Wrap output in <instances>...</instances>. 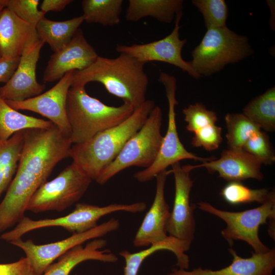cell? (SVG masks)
Returning <instances> with one entry per match:
<instances>
[{"mask_svg":"<svg viewBox=\"0 0 275 275\" xmlns=\"http://www.w3.org/2000/svg\"><path fill=\"white\" fill-rule=\"evenodd\" d=\"M72 143L54 124L24 130V143L16 174L0 203V233L24 216L30 199L54 168L69 157Z\"/></svg>","mask_w":275,"mask_h":275,"instance_id":"1","label":"cell"},{"mask_svg":"<svg viewBox=\"0 0 275 275\" xmlns=\"http://www.w3.org/2000/svg\"><path fill=\"white\" fill-rule=\"evenodd\" d=\"M145 65L123 53L116 58L98 56L88 67L75 71L71 87H85L90 82H99L109 93L130 103L135 110L146 101L149 79Z\"/></svg>","mask_w":275,"mask_h":275,"instance_id":"2","label":"cell"},{"mask_svg":"<svg viewBox=\"0 0 275 275\" xmlns=\"http://www.w3.org/2000/svg\"><path fill=\"white\" fill-rule=\"evenodd\" d=\"M152 100H146L120 124L97 134L87 141L72 144L69 157L92 180L118 156L127 141L144 125L155 106Z\"/></svg>","mask_w":275,"mask_h":275,"instance_id":"3","label":"cell"},{"mask_svg":"<svg viewBox=\"0 0 275 275\" xmlns=\"http://www.w3.org/2000/svg\"><path fill=\"white\" fill-rule=\"evenodd\" d=\"M66 115L72 144H80L116 126L134 112L127 102L119 106L107 105L87 94L85 87H71L66 100Z\"/></svg>","mask_w":275,"mask_h":275,"instance_id":"4","label":"cell"},{"mask_svg":"<svg viewBox=\"0 0 275 275\" xmlns=\"http://www.w3.org/2000/svg\"><path fill=\"white\" fill-rule=\"evenodd\" d=\"M248 38L227 26L207 29L200 44L191 52L189 61L201 77L210 76L227 65L237 63L253 53Z\"/></svg>","mask_w":275,"mask_h":275,"instance_id":"5","label":"cell"},{"mask_svg":"<svg viewBox=\"0 0 275 275\" xmlns=\"http://www.w3.org/2000/svg\"><path fill=\"white\" fill-rule=\"evenodd\" d=\"M197 207L226 223V227L221 231V234L230 246L234 240H242L250 244L255 253H266L270 250L261 241L258 232L260 226L267 224L269 219L268 233L271 237L275 235L274 191H270L267 199L259 207L242 211L222 210L205 202L198 203Z\"/></svg>","mask_w":275,"mask_h":275,"instance_id":"6","label":"cell"},{"mask_svg":"<svg viewBox=\"0 0 275 275\" xmlns=\"http://www.w3.org/2000/svg\"><path fill=\"white\" fill-rule=\"evenodd\" d=\"M146 208L143 202L130 204L114 203L103 207L79 203L71 213L56 218L34 220L24 216L13 229L4 232L1 238L10 242L21 238L29 232L50 227H60L72 234L83 233L97 226L98 221L108 214L118 211L141 212Z\"/></svg>","mask_w":275,"mask_h":275,"instance_id":"7","label":"cell"},{"mask_svg":"<svg viewBox=\"0 0 275 275\" xmlns=\"http://www.w3.org/2000/svg\"><path fill=\"white\" fill-rule=\"evenodd\" d=\"M162 113L159 106L152 110L142 127L126 143L113 162L101 173L96 181L100 184L123 170L138 167L146 169L155 161L162 142Z\"/></svg>","mask_w":275,"mask_h":275,"instance_id":"8","label":"cell"},{"mask_svg":"<svg viewBox=\"0 0 275 275\" xmlns=\"http://www.w3.org/2000/svg\"><path fill=\"white\" fill-rule=\"evenodd\" d=\"M92 180L74 162L52 180L46 181L33 195L26 210L34 213L61 212L78 202Z\"/></svg>","mask_w":275,"mask_h":275,"instance_id":"9","label":"cell"},{"mask_svg":"<svg viewBox=\"0 0 275 275\" xmlns=\"http://www.w3.org/2000/svg\"><path fill=\"white\" fill-rule=\"evenodd\" d=\"M158 80L164 86L168 102V128L154 162L150 167L134 174V178L140 182L151 180L167 170L169 166L183 159H194L204 162L215 158L199 157L184 147L179 139L176 122L175 106L178 104L176 98V79L173 75L160 72Z\"/></svg>","mask_w":275,"mask_h":275,"instance_id":"10","label":"cell"},{"mask_svg":"<svg viewBox=\"0 0 275 275\" xmlns=\"http://www.w3.org/2000/svg\"><path fill=\"white\" fill-rule=\"evenodd\" d=\"M119 227V221L112 217L87 231L73 234L67 238L54 242L36 244L31 239L23 241L20 238L11 241L10 243L24 252L36 275H42L55 260L69 250L88 240L101 238L116 231Z\"/></svg>","mask_w":275,"mask_h":275,"instance_id":"11","label":"cell"},{"mask_svg":"<svg viewBox=\"0 0 275 275\" xmlns=\"http://www.w3.org/2000/svg\"><path fill=\"white\" fill-rule=\"evenodd\" d=\"M182 15V12L176 15L174 28L164 38L145 44H118L116 47V50L120 53L130 55L145 64L151 61H158L173 65L192 77L199 78L200 76L193 69L189 62L184 60L182 57V49L187 41L186 39L181 40L180 38V21Z\"/></svg>","mask_w":275,"mask_h":275,"instance_id":"12","label":"cell"},{"mask_svg":"<svg viewBox=\"0 0 275 275\" xmlns=\"http://www.w3.org/2000/svg\"><path fill=\"white\" fill-rule=\"evenodd\" d=\"M169 170L173 173L175 180L174 205L167 226L169 236L191 243L195 237L196 223L194 216V204L190 203V193L193 181L190 173L192 165L181 166L178 162Z\"/></svg>","mask_w":275,"mask_h":275,"instance_id":"13","label":"cell"},{"mask_svg":"<svg viewBox=\"0 0 275 275\" xmlns=\"http://www.w3.org/2000/svg\"><path fill=\"white\" fill-rule=\"evenodd\" d=\"M75 70L66 73L46 92L21 101L5 100L13 109L34 112L49 119L65 135L70 137L71 129L66 115V100Z\"/></svg>","mask_w":275,"mask_h":275,"instance_id":"14","label":"cell"},{"mask_svg":"<svg viewBox=\"0 0 275 275\" xmlns=\"http://www.w3.org/2000/svg\"><path fill=\"white\" fill-rule=\"evenodd\" d=\"M44 42L40 40L25 50L9 80L0 87V97L5 100L21 101L37 96L45 86L36 78V67Z\"/></svg>","mask_w":275,"mask_h":275,"instance_id":"15","label":"cell"},{"mask_svg":"<svg viewBox=\"0 0 275 275\" xmlns=\"http://www.w3.org/2000/svg\"><path fill=\"white\" fill-rule=\"evenodd\" d=\"M98 57L79 28L71 41L50 57L43 73L45 82L61 79L72 70H81L93 63Z\"/></svg>","mask_w":275,"mask_h":275,"instance_id":"16","label":"cell"},{"mask_svg":"<svg viewBox=\"0 0 275 275\" xmlns=\"http://www.w3.org/2000/svg\"><path fill=\"white\" fill-rule=\"evenodd\" d=\"M169 171H164L155 178L156 192L152 204L146 213L133 239L136 247H148L166 240L170 208L164 197V187Z\"/></svg>","mask_w":275,"mask_h":275,"instance_id":"17","label":"cell"},{"mask_svg":"<svg viewBox=\"0 0 275 275\" xmlns=\"http://www.w3.org/2000/svg\"><path fill=\"white\" fill-rule=\"evenodd\" d=\"M262 163L254 156L242 150L225 149L219 158L192 166L194 170L205 168L208 172H217L219 177L229 182H241L249 179L261 181L263 175L261 171Z\"/></svg>","mask_w":275,"mask_h":275,"instance_id":"18","label":"cell"},{"mask_svg":"<svg viewBox=\"0 0 275 275\" xmlns=\"http://www.w3.org/2000/svg\"><path fill=\"white\" fill-rule=\"evenodd\" d=\"M39 40L36 27L26 23L5 7L0 13V56L20 58Z\"/></svg>","mask_w":275,"mask_h":275,"instance_id":"19","label":"cell"},{"mask_svg":"<svg viewBox=\"0 0 275 275\" xmlns=\"http://www.w3.org/2000/svg\"><path fill=\"white\" fill-rule=\"evenodd\" d=\"M229 252L233 257L231 263L219 269H203L201 267L191 271L174 269L167 275H269L275 267V250L262 253H252L249 258H242L232 248Z\"/></svg>","mask_w":275,"mask_h":275,"instance_id":"20","label":"cell"},{"mask_svg":"<svg viewBox=\"0 0 275 275\" xmlns=\"http://www.w3.org/2000/svg\"><path fill=\"white\" fill-rule=\"evenodd\" d=\"M107 241L101 238H95L85 246L82 244L73 247L60 256L58 261L50 264L42 275H69L72 269L80 263L95 260L106 263H115L118 257L108 250H102Z\"/></svg>","mask_w":275,"mask_h":275,"instance_id":"21","label":"cell"},{"mask_svg":"<svg viewBox=\"0 0 275 275\" xmlns=\"http://www.w3.org/2000/svg\"><path fill=\"white\" fill-rule=\"evenodd\" d=\"M191 243L169 236L165 241L154 243L141 251L131 253L127 250L121 251L119 255L125 261L124 275H138L139 269L149 256L160 250H169L177 258V265L179 268L187 269L189 265L188 256L185 253Z\"/></svg>","mask_w":275,"mask_h":275,"instance_id":"22","label":"cell"},{"mask_svg":"<svg viewBox=\"0 0 275 275\" xmlns=\"http://www.w3.org/2000/svg\"><path fill=\"white\" fill-rule=\"evenodd\" d=\"M182 0H129L126 19L138 21L151 17L164 23H171L177 14L182 12Z\"/></svg>","mask_w":275,"mask_h":275,"instance_id":"23","label":"cell"},{"mask_svg":"<svg viewBox=\"0 0 275 275\" xmlns=\"http://www.w3.org/2000/svg\"><path fill=\"white\" fill-rule=\"evenodd\" d=\"M82 16L65 21H53L45 17L36 26L39 38L47 43L54 52L66 46L84 22Z\"/></svg>","mask_w":275,"mask_h":275,"instance_id":"24","label":"cell"},{"mask_svg":"<svg viewBox=\"0 0 275 275\" xmlns=\"http://www.w3.org/2000/svg\"><path fill=\"white\" fill-rule=\"evenodd\" d=\"M53 125L49 120L19 113L0 97V141L7 140L19 131L30 128H48Z\"/></svg>","mask_w":275,"mask_h":275,"instance_id":"25","label":"cell"},{"mask_svg":"<svg viewBox=\"0 0 275 275\" xmlns=\"http://www.w3.org/2000/svg\"><path fill=\"white\" fill-rule=\"evenodd\" d=\"M24 130L0 141V196L8 189L17 171L24 143Z\"/></svg>","mask_w":275,"mask_h":275,"instance_id":"26","label":"cell"},{"mask_svg":"<svg viewBox=\"0 0 275 275\" xmlns=\"http://www.w3.org/2000/svg\"><path fill=\"white\" fill-rule=\"evenodd\" d=\"M242 114L261 129L275 130V88L267 89L252 99L243 109Z\"/></svg>","mask_w":275,"mask_h":275,"instance_id":"27","label":"cell"},{"mask_svg":"<svg viewBox=\"0 0 275 275\" xmlns=\"http://www.w3.org/2000/svg\"><path fill=\"white\" fill-rule=\"evenodd\" d=\"M123 0H83L81 6L84 21L112 26L120 21Z\"/></svg>","mask_w":275,"mask_h":275,"instance_id":"28","label":"cell"},{"mask_svg":"<svg viewBox=\"0 0 275 275\" xmlns=\"http://www.w3.org/2000/svg\"><path fill=\"white\" fill-rule=\"evenodd\" d=\"M228 149L242 150L248 140L261 129L242 113H227L225 117Z\"/></svg>","mask_w":275,"mask_h":275,"instance_id":"29","label":"cell"},{"mask_svg":"<svg viewBox=\"0 0 275 275\" xmlns=\"http://www.w3.org/2000/svg\"><path fill=\"white\" fill-rule=\"evenodd\" d=\"M270 191L266 188L252 189L240 182L232 181L222 189L220 195L228 203L236 205L258 202L263 203L268 198Z\"/></svg>","mask_w":275,"mask_h":275,"instance_id":"30","label":"cell"},{"mask_svg":"<svg viewBox=\"0 0 275 275\" xmlns=\"http://www.w3.org/2000/svg\"><path fill=\"white\" fill-rule=\"evenodd\" d=\"M192 3L202 13L207 30L226 26L228 9L224 0H193Z\"/></svg>","mask_w":275,"mask_h":275,"instance_id":"31","label":"cell"},{"mask_svg":"<svg viewBox=\"0 0 275 275\" xmlns=\"http://www.w3.org/2000/svg\"><path fill=\"white\" fill-rule=\"evenodd\" d=\"M243 150L258 159L262 164L270 165L275 161V154L269 137L265 131L261 130L248 140Z\"/></svg>","mask_w":275,"mask_h":275,"instance_id":"32","label":"cell"},{"mask_svg":"<svg viewBox=\"0 0 275 275\" xmlns=\"http://www.w3.org/2000/svg\"><path fill=\"white\" fill-rule=\"evenodd\" d=\"M187 131L195 133L201 128L210 124H215L217 116L215 112L208 109L201 103L189 104L183 109Z\"/></svg>","mask_w":275,"mask_h":275,"instance_id":"33","label":"cell"},{"mask_svg":"<svg viewBox=\"0 0 275 275\" xmlns=\"http://www.w3.org/2000/svg\"><path fill=\"white\" fill-rule=\"evenodd\" d=\"M38 0H8L6 7L26 23L36 27L45 17V13L38 8Z\"/></svg>","mask_w":275,"mask_h":275,"instance_id":"34","label":"cell"},{"mask_svg":"<svg viewBox=\"0 0 275 275\" xmlns=\"http://www.w3.org/2000/svg\"><path fill=\"white\" fill-rule=\"evenodd\" d=\"M222 128L216 124L206 126L194 133L191 144L208 151L216 150L223 141Z\"/></svg>","mask_w":275,"mask_h":275,"instance_id":"35","label":"cell"},{"mask_svg":"<svg viewBox=\"0 0 275 275\" xmlns=\"http://www.w3.org/2000/svg\"><path fill=\"white\" fill-rule=\"evenodd\" d=\"M0 275H36L27 258L12 263L0 264Z\"/></svg>","mask_w":275,"mask_h":275,"instance_id":"36","label":"cell"},{"mask_svg":"<svg viewBox=\"0 0 275 275\" xmlns=\"http://www.w3.org/2000/svg\"><path fill=\"white\" fill-rule=\"evenodd\" d=\"M20 58L0 59V82L7 83L16 70Z\"/></svg>","mask_w":275,"mask_h":275,"instance_id":"37","label":"cell"},{"mask_svg":"<svg viewBox=\"0 0 275 275\" xmlns=\"http://www.w3.org/2000/svg\"><path fill=\"white\" fill-rule=\"evenodd\" d=\"M72 2L71 0H44L41 4L40 10L45 14L49 11H61Z\"/></svg>","mask_w":275,"mask_h":275,"instance_id":"38","label":"cell"},{"mask_svg":"<svg viewBox=\"0 0 275 275\" xmlns=\"http://www.w3.org/2000/svg\"><path fill=\"white\" fill-rule=\"evenodd\" d=\"M7 1L4 3H2V4H0V13L1 12V11H2V10L6 7V5H7ZM1 58V57L0 56V59Z\"/></svg>","mask_w":275,"mask_h":275,"instance_id":"39","label":"cell"},{"mask_svg":"<svg viewBox=\"0 0 275 275\" xmlns=\"http://www.w3.org/2000/svg\"><path fill=\"white\" fill-rule=\"evenodd\" d=\"M7 1V0H0V4L4 3Z\"/></svg>","mask_w":275,"mask_h":275,"instance_id":"40","label":"cell"},{"mask_svg":"<svg viewBox=\"0 0 275 275\" xmlns=\"http://www.w3.org/2000/svg\"><path fill=\"white\" fill-rule=\"evenodd\" d=\"M269 275H273L272 273L270 274H269Z\"/></svg>","mask_w":275,"mask_h":275,"instance_id":"41","label":"cell"}]
</instances>
